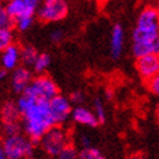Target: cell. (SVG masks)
Returning a JSON list of instances; mask_svg holds the SVG:
<instances>
[{
  "mask_svg": "<svg viewBox=\"0 0 159 159\" xmlns=\"http://www.w3.org/2000/svg\"><path fill=\"white\" fill-rule=\"evenodd\" d=\"M93 113L94 115H96L97 118V120L100 123L102 122H105V119H106V109H105V105H104V102H102L101 98H94L93 101Z\"/></svg>",
  "mask_w": 159,
  "mask_h": 159,
  "instance_id": "ffe728a7",
  "label": "cell"
},
{
  "mask_svg": "<svg viewBox=\"0 0 159 159\" xmlns=\"http://www.w3.org/2000/svg\"><path fill=\"white\" fill-rule=\"evenodd\" d=\"M0 116H2L3 124H12V123H20L21 113L18 110L17 102H12V101H7L5 104L2 106L0 110Z\"/></svg>",
  "mask_w": 159,
  "mask_h": 159,
  "instance_id": "4fadbf2b",
  "label": "cell"
},
{
  "mask_svg": "<svg viewBox=\"0 0 159 159\" xmlns=\"http://www.w3.org/2000/svg\"><path fill=\"white\" fill-rule=\"evenodd\" d=\"M4 129V134L5 137L8 136H14V134H18L21 131V125L20 123H12V124H4L3 125Z\"/></svg>",
  "mask_w": 159,
  "mask_h": 159,
  "instance_id": "603a6c76",
  "label": "cell"
},
{
  "mask_svg": "<svg viewBox=\"0 0 159 159\" xmlns=\"http://www.w3.org/2000/svg\"><path fill=\"white\" fill-rule=\"evenodd\" d=\"M157 111H158V114H159V104H158V107H157Z\"/></svg>",
  "mask_w": 159,
  "mask_h": 159,
  "instance_id": "836d02e7",
  "label": "cell"
},
{
  "mask_svg": "<svg viewBox=\"0 0 159 159\" xmlns=\"http://www.w3.org/2000/svg\"><path fill=\"white\" fill-rule=\"evenodd\" d=\"M124 47V30L120 25H115L111 30L110 38V51L114 58L120 57Z\"/></svg>",
  "mask_w": 159,
  "mask_h": 159,
  "instance_id": "7c38bea8",
  "label": "cell"
},
{
  "mask_svg": "<svg viewBox=\"0 0 159 159\" xmlns=\"http://www.w3.org/2000/svg\"><path fill=\"white\" fill-rule=\"evenodd\" d=\"M136 69L140 76L145 80H152L153 78L159 75V56L148 54L140 57L136 61Z\"/></svg>",
  "mask_w": 159,
  "mask_h": 159,
  "instance_id": "ba28073f",
  "label": "cell"
},
{
  "mask_svg": "<svg viewBox=\"0 0 159 159\" xmlns=\"http://www.w3.org/2000/svg\"><path fill=\"white\" fill-rule=\"evenodd\" d=\"M21 62V48L18 45H11L0 53V69L13 71L18 67Z\"/></svg>",
  "mask_w": 159,
  "mask_h": 159,
  "instance_id": "30bf717a",
  "label": "cell"
},
{
  "mask_svg": "<svg viewBox=\"0 0 159 159\" xmlns=\"http://www.w3.org/2000/svg\"><path fill=\"white\" fill-rule=\"evenodd\" d=\"M7 75H8V71L4 70V69H0V83L5 80V79H7Z\"/></svg>",
  "mask_w": 159,
  "mask_h": 159,
  "instance_id": "f546056e",
  "label": "cell"
},
{
  "mask_svg": "<svg viewBox=\"0 0 159 159\" xmlns=\"http://www.w3.org/2000/svg\"><path fill=\"white\" fill-rule=\"evenodd\" d=\"M38 100H43V101H51L54 98L58 93V87L54 83L52 78L47 76V75H39L33 79L30 87L25 91Z\"/></svg>",
  "mask_w": 159,
  "mask_h": 159,
  "instance_id": "5b68a950",
  "label": "cell"
},
{
  "mask_svg": "<svg viewBox=\"0 0 159 159\" xmlns=\"http://www.w3.org/2000/svg\"><path fill=\"white\" fill-rule=\"evenodd\" d=\"M31 82H33V75H31L29 67L18 66L16 70H13L11 76V84L16 93L22 94L30 87Z\"/></svg>",
  "mask_w": 159,
  "mask_h": 159,
  "instance_id": "9c48e42d",
  "label": "cell"
},
{
  "mask_svg": "<svg viewBox=\"0 0 159 159\" xmlns=\"http://www.w3.org/2000/svg\"><path fill=\"white\" fill-rule=\"evenodd\" d=\"M8 159H26L33 155L34 142L26 134H14L4 137L2 144Z\"/></svg>",
  "mask_w": 159,
  "mask_h": 159,
  "instance_id": "3957f363",
  "label": "cell"
},
{
  "mask_svg": "<svg viewBox=\"0 0 159 159\" xmlns=\"http://www.w3.org/2000/svg\"><path fill=\"white\" fill-rule=\"evenodd\" d=\"M0 2H2V3H3V0H0Z\"/></svg>",
  "mask_w": 159,
  "mask_h": 159,
  "instance_id": "d590c367",
  "label": "cell"
},
{
  "mask_svg": "<svg viewBox=\"0 0 159 159\" xmlns=\"http://www.w3.org/2000/svg\"><path fill=\"white\" fill-rule=\"evenodd\" d=\"M56 159H79V152L75 149V146L70 144L56 157Z\"/></svg>",
  "mask_w": 159,
  "mask_h": 159,
  "instance_id": "7402d4cb",
  "label": "cell"
},
{
  "mask_svg": "<svg viewBox=\"0 0 159 159\" xmlns=\"http://www.w3.org/2000/svg\"><path fill=\"white\" fill-rule=\"evenodd\" d=\"M129 159H145V158L141 157V155H133V157H131Z\"/></svg>",
  "mask_w": 159,
  "mask_h": 159,
  "instance_id": "1f68e13d",
  "label": "cell"
},
{
  "mask_svg": "<svg viewBox=\"0 0 159 159\" xmlns=\"http://www.w3.org/2000/svg\"><path fill=\"white\" fill-rule=\"evenodd\" d=\"M34 14L35 13H31V12H26L25 14H22L20 18H17L14 21V25L16 27H17L18 31H27L31 26H33V23H34Z\"/></svg>",
  "mask_w": 159,
  "mask_h": 159,
  "instance_id": "2e32d148",
  "label": "cell"
},
{
  "mask_svg": "<svg viewBox=\"0 0 159 159\" xmlns=\"http://www.w3.org/2000/svg\"><path fill=\"white\" fill-rule=\"evenodd\" d=\"M17 106L23 119V129L33 142H40L54 123L52 120L49 102L38 100L33 94L23 92L17 100Z\"/></svg>",
  "mask_w": 159,
  "mask_h": 159,
  "instance_id": "6da1fadb",
  "label": "cell"
},
{
  "mask_svg": "<svg viewBox=\"0 0 159 159\" xmlns=\"http://www.w3.org/2000/svg\"><path fill=\"white\" fill-rule=\"evenodd\" d=\"M159 35V11L145 8L137 18L132 33V52L136 58L153 54L152 43Z\"/></svg>",
  "mask_w": 159,
  "mask_h": 159,
  "instance_id": "7a4b0ae2",
  "label": "cell"
},
{
  "mask_svg": "<svg viewBox=\"0 0 159 159\" xmlns=\"http://www.w3.org/2000/svg\"><path fill=\"white\" fill-rule=\"evenodd\" d=\"M0 159H8V157H7L5 152H4L3 146H0Z\"/></svg>",
  "mask_w": 159,
  "mask_h": 159,
  "instance_id": "4dcf8cb0",
  "label": "cell"
},
{
  "mask_svg": "<svg viewBox=\"0 0 159 159\" xmlns=\"http://www.w3.org/2000/svg\"><path fill=\"white\" fill-rule=\"evenodd\" d=\"M14 25V20L9 16L5 4L0 2V29H12Z\"/></svg>",
  "mask_w": 159,
  "mask_h": 159,
  "instance_id": "d6986e66",
  "label": "cell"
},
{
  "mask_svg": "<svg viewBox=\"0 0 159 159\" xmlns=\"http://www.w3.org/2000/svg\"><path fill=\"white\" fill-rule=\"evenodd\" d=\"M152 52L153 54H158L159 56V35L153 40L152 43Z\"/></svg>",
  "mask_w": 159,
  "mask_h": 159,
  "instance_id": "f1b7e54d",
  "label": "cell"
},
{
  "mask_svg": "<svg viewBox=\"0 0 159 159\" xmlns=\"http://www.w3.org/2000/svg\"><path fill=\"white\" fill-rule=\"evenodd\" d=\"M36 13L43 22H57L67 16L69 4L66 0H43Z\"/></svg>",
  "mask_w": 159,
  "mask_h": 159,
  "instance_id": "8992f818",
  "label": "cell"
},
{
  "mask_svg": "<svg viewBox=\"0 0 159 159\" xmlns=\"http://www.w3.org/2000/svg\"><path fill=\"white\" fill-rule=\"evenodd\" d=\"M67 145H70L69 134L61 125L52 127V128L43 136V139L40 140L42 149L48 155L54 157V158L57 157Z\"/></svg>",
  "mask_w": 159,
  "mask_h": 159,
  "instance_id": "277c9868",
  "label": "cell"
},
{
  "mask_svg": "<svg viewBox=\"0 0 159 159\" xmlns=\"http://www.w3.org/2000/svg\"><path fill=\"white\" fill-rule=\"evenodd\" d=\"M73 109L74 107L71 105L70 98L62 96V94H57L54 98H52L49 101V111L54 125H61L67 122L71 118Z\"/></svg>",
  "mask_w": 159,
  "mask_h": 159,
  "instance_id": "52a82bcc",
  "label": "cell"
},
{
  "mask_svg": "<svg viewBox=\"0 0 159 159\" xmlns=\"http://www.w3.org/2000/svg\"><path fill=\"white\" fill-rule=\"evenodd\" d=\"M71 119L80 124V125H84V127H91V128H93V127H96L100 122L97 120L96 115H94L93 110L85 107V106H75L73 109V113H71Z\"/></svg>",
  "mask_w": 159,
  "mask_h": 159,
  "instance_id": "8fae6325",
  "label": "cell"
},
{
  "mask_svg": "<svg viewBox=\"0 0 159 159\" xmlns=\"http://www.w3.org/2000/svg\"><path fill=\"white\" fill-rule=\"evenodd\" d=\"M98 159H106V158H105V157H104V155H101V157H100V158H98Z\"/></svg>",
  "mask_w": 159,
  "mask_h": 159,
  "instance_id": "d6a6232c",
  "label": "cell"
},
{
  "mask_svg": "<svg viewBox=\"0 0 159 159\" xmlns=\"http://www.w3.org/2000/svg\"><path fill=\"white\" fill-rule=\"evenodd\" d=\"M51 62H52V60H51V56L48 53H39L38 58L34 63V66H33L35 73H38V74L44 73V71L49 67Z\"/></svg>",
  "mask_w": 159,
  "mask_h": 159,
  "instance_id": "ac0fdd59",
  "label": "cell"
},
{
  "mask_svg": "<svg viewBox=\"0 0 159 159\" xmlns=\"http://www.w3.org/2000/svg\"><path fill=\"white\" fill-rule=\"evenodd\" d=\"M102 154L100 153V150L89 146V148H82L79 150V159H98Z\"/></svg>",
  "mask_w": 159,
  "mask_h": 159,
  "instance_id": "44dd1931",
  "label": "cell"
},
{
  "mask_svg": "<svg viewBox=\"0 0 159 159\" xmlns=\"http://www.w3.org/2000/svg\"><path fill=\"white\" fill-rule=\"evenodd\" d=\"M70 101H71V104H76L78 106H80V104L84 101V94L80 91H75V92L71 93Z\"/></svg>",
  "mask_w": 159,
  "mask_h": 159,
  "instance_id": "4316f807",
  "label": "cell"
},
{
  "mask_svg": "<svg viewBox=\"0 0 159 159\" xmlns=\"http://www.w3.org/2000/svg\"><path fill=\"white\" fill-rule=\"evenodd\" d=\"M5 7H7V11H8V13H9V16L14 21L27 12L23 0H8Z\"/></svg>",
  "mask_w": 159,
  "mask_h": 159,
  "instance_id": "5bb4252c",
  "label": "cell"
},
{
  "mask_svg": "<svg viewBox=\"0 0 159 159\" xmlns=\"http://www.w3.org/2000/svg\"><path fill=\"white\" fill-rule=\"evenodd\" d=\"M148 83H149L148 84L149 85V89L152 91L155 94V96L159 97V75H157L155 78H153L152 80H149Z\"/></svg>",
  "mask_w": 159,
  "mask_h": 159,
  "instance_id": "484cf974",
  "label": "cell"
},
{
  "mask_svg": "<svg viewBox=\"0 0 159 159\" xmlns=\"http://www.w3.org/2000/svg\"><path fill=\"white\" fill-rule=\"evenodd\" d=\"M38 56L39 53L33 45H25L21 48V62H23V66H34Z\"/></svg>",
  "mask_w": 159,
  "mask_h": 159,
  "instance_id": "9a60e30c",
  "label": "cell"
},
{
  "mask_svg": "<svg viewBox=\"0 0 159 159\" xmlns=\"http://www.w3.org/2000/svg\"><path fill=\"white\" fill-rule=\"evenodd\" d=\"M14 35L12 29H0V53L9 48L14 43Z\"/></svg>",
  "mask_w": 159,
  "mask_h": 159,
  "instance_id": "e0dca14e",
  "label": "cell"
},
{
  "mask_svg": "<svg viewBox=\"0 0 159 159\" xmlns=\"http://www.w3.org/2000/svg\"><path fill=\"white\" fill-rule=\"evenodd\" d=\"M26 159H34V158H33V157H30V158H26Z\"/></svg>",
  "mask_w": 159,
  "mask_h": 159,
  "instance_id": "e575fe53",
  "label": "cell"
},
{
  "mask_svg": "<svg viewBox=\"0 0 159 159\" xmlns=\"http://www.w3.org/2000/svg\"><path fill=\"white\" fill-rule=\"evenodd\" d=\"M23 3H25L26 9H27L29 12L35 13V12H38L39 7L42 5L43 0H23Z\"/></svg>",
  "mask_w": 159,
  "mask_h": 159,
  "instance_id": "cb8c5ba5",
  "label": "cell"
},
{
  "mask_svg": "<svg viewBox=\"0 0 159 159\" xmlns=\"http://www.w3.org/2000/svg\"><path fill=\"white\" fill-rule=\"evenodd\" d=\"M79 142H80L82 148H89V146H92V144H91V137L88 136V134H82L80 139H79Z\"/></svg>",
  "mask_w": 159,
  "mask_h": 159,
  "instance_id": "83f0119b",
  "label": "cell"
},
{
  "mask_svg": "<svg viewBox=\"0 0 159 159\" xmlns=\"http://www.w3.org/2000/svg\"><path fill=\"white\" fill-rule=\"evenodd\" d=\"M63 36H65V34H63L62 29H54L51 33V35H49L52 43H60V42H62Z\"/></svg>",
  "mask_w": 159,
  "mask_h": 159,
  "instance_id": "d4e9b609",
  "label": "cell"
}]
</instances>
